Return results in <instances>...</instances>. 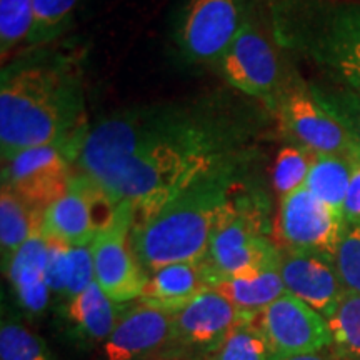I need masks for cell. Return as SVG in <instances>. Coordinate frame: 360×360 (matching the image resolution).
<instances>
[{"label":"cell","mask_w":360,"mask_h":360,"mask_svg":"<svg viewBox=\"0 0 360 360\" xmlns=\"http://www.w3.org/2000/svg\"><path fill=\"white\" fill-rule=\"evenodd\" d=\"M125 310V304H115L97 282L69 299L67 319L85 339L105 342Z\"/></svg>","instance_id":"19"},{"label":"cell","mask_w":360,"mask_h":360,"mask_svg":"<svg viewBox=\"0 0 360 360\" xmlns=\"http://www.w3.org/2000/svg\"><path fill=\"white\" fill-rule=\"evenodd\" d=\"M150 360H188V359H180V357H162V359H150Z\"/></svg>","instance_id":"35"},{"label":"cell","mask_w":360,"mask_h":360,"mask_svg":"<svg viewBox=\"0 0 360 360\" xmlns=\"http://www.w3.org/2000/svg\"><path fill=\"white\" fill-rule=\"evenodd\" d=\"M0 360H56L44 340L15 321L0 326Z\"/></svg>","instance_id":"28"},{"label":"cell","mask_w":360,"mask_h":360,"mask_svg":"<svg viewBox=\"0 0 360 360\" xmlns=\"http://www.w3.org/2000/svg\"><path fill=\"white\" fill-rule=\"evenodd\" d=\"M212 290L247 314L260 312L287 292L278 267L242 277L217 278Z\"/></svg>","instance_id":"20"},{"label":"cell","mask_w":360,"mask_h":360,"mask_svg":"<svg viewBox=\"0 0 360 360\" xmlns=\"http://www.w3.org/2000/svg\"><path fill=\"white\" fill-rule=\"evenodd\" d=\"M254 322L267 340L272 360L330 349L326 319L289 292L255 314Z\"/></svg>","instance_id":"9"},{"label":"cell","mask_w":360,"mask_h":360,"mask_svg":"<svg viewBox=\"0 0 360 360\" xmlns=\"http://www.w3.org/2000/svg\"><path fill=\"white\" fill-rule=\"evenodd\" d=\"M34 27V0H0V56L2 62L19 45L29 42Z\"/></svg>","instance_id":"25"},{"label":"cell","mask_w":360,"mask_h":360,"mask_svg":"<svg viewBox=\"0 0 360 360\" xmlns=\"http://www.w3.org/2000/svg\"><path fill=\"white\" fill-rule=\"evenodd\" d=\"M74 172L72 162L60 148L34 147L2 162V186L44 214L67 192Z\"/></svg>","instance_id":"13"},{"label":"cell","mask_w":360,"mask_h":360,"mask_svg":"<svg viewBox=\"0 0 360 360\" xmlns=\"http://www.w3.org/2000/svg\"><path fill=\"white\" fill-rule=\"evenodd\" d=\"M79 0H34V27L30 47L52 42L70 24Z\"/></svg>","instance_id":"27"},{"label":"cell","mask_w":360,"mask_h":360,"mask_svg":"<svg viewBox=\"0 0 360 360\" xmlns=\"http://www.w3.org/2000/svg\"><path fill=\"white\" fill-rule=\"evenodd\" d=\"M278 270L285 290L321 314L326 321L345 294L334 257L328 255L281 249Z\"/></svg>","instance_id":"14"},{"label":"cell","mask_w":360,"mask_h":360,"mask_svg":"<svg viewBox=\"0 0 360 360\" xmlns=\"http://www.w3.org/2000/svg\"><path fill=\"white\" fill-rule=\"evenodd\" d=\"M212 283L214 274L205 259L170 264L148 274L146 289L139 300L175 314L202 292L212 289Z\"/></svg>","instance_id":"17"},{"label":"cell","mask_w":360,"mask_h":360,"mask_svg":"<svg viewBox=\"0 0 360 360\" xmlns=\"http://www.w3.org/2000/svg\"><path fill=\"white\" fill-rule=\"evenodd\" d=\"M345 224L360 225V157L352 160V175L344 202Z\"/></svg>","instance_id":"33"},{"label":"cell","mask_w":360,"mask_h":360,"mask_svg":"<svg viewBox=\"0 0 360 360\" xmlns=\"http://www.w3.org/2000/svg\"><path fill=\"white\" fill-rule=\"evenodd\" d=\"M47 264V237L42 232L34 233L19 250L15 252L7 269V274L19 304L32 314H39L49 305V289L45 281Z\"/></svg>","instance_id":"18"},{"label":"cell","mask_w":360,"mask_h":360,"mask_svg":"<svg viewBox=\"0 0 360 360\" xmlns=\"http://www.w3.org/2000/svg\"><path fill=\"white\" fill-rule=\"evenodd\" d=\"M120 205L96 180L75 170L70 186L60 199L45 209L42 233L72 247L90 245L114 222Z\"/></svg>","instance_id":"6"},{"label":"cell","mask_w":360,"mask_h":360,"mask_svg":"<svg viewBox=\"0 0 360 360\" xmlns=\"http://www.w3.org/2000/svg\"><path fill=\"white\" fill-rule=\"evenodd\" d=\"M278 37L304 53L337 87L360 96V6L295 0L285 6Z\"/></svg>","instance_id":"4"},{"label":"cell","mask_w":360,"mask_h":360,"mask_svg":"<svg viewBox=\"0 0 360 360\" xmlns=\"http://www.w3.org/2000/svg\"><path fill=\"white\" fill-rule=\"evenodd\" d=\"M254 315L242 312L219 292L209 289L174 314V342L209 355L233 328Z\"/></svg>","instance_id":"15"},{"label":"cell","mask_w":360,"mask_h":360,"mask_svg":"<svg viewBox=\"0 0 360 360\" xmlns=\"http://www.w3.org/2000/svg\"><path fill=\"white\" fill-rule=\"evenodd\" d=\"M334 262L345 292L360 294V225L345 224Z\"/></svg>","instance_id":"30"},{"label":"cell","mask_w":360,"mask_h":360,"mask_svg":"<svg viewBox=\"0 0 360 360\" xmlns=\"http://www.w3.org/2000/svg\"><path fill=\"white\" fill-rule=\"evenodd\" d=\"M276 110L281 129L297 146L349 160L360 157V148L345 125L317 101L309 85L282 89Z\"/></svg>","instance_id":"7"},{"label":"cell","mask_w":360,"mask_h":360,"mask_svg":"<svg viewBox=\"0 0 360 360\" xmlns=\"http://www.w3.org/2000/svg\"><path fill=\"white\" fill-rule=\"evenodd\" d=\"M310 90L317 101L322 103L326 109L335 115L345 129L349 130L350 137L357 143L360 148V96L355 92H350L347 89L337 87H322V85L312 84L309 85Z\"/></svg>","instance_id":"29"},{"label":"cell","mask_w":360,"mask_h":360,"mask_svg":"<svg viewBox=\"0 0 360 360\" xmlns=\"http://www.w3.org/2000/svg\"><path fill=\"white\" fill-rule=\"evenodd\" d=\"M44 214L22 200L15 192L2 186L0 191V249L2 265L7 269L15 252L34 233L42 232Z\"/></svg>","instance_id":"21"},{"label":"cell","mask_w":360,"mask_h":360,"mask_svg":"<svg viewBox=\"0 0 360 360\" xmlns=\"http://www.w3.org/2000/svg\"><path fill=\"white\" fill-rule=\"evenodd\" d=\"M242 155L232 125L165 107L130 110L94 125L75 165L117 204L132 207L139 222L193 184L238 170Z\"/></svg>","instance_id":"1"},{"label":"cell","mask_w":360,"mask_h":360,"mask_svg":"<svg viewBox=\"0 0 360 360\" xmlns=\"http://www.w3.org/2000/svg\"><path fill=\"white\" fill-rule=\"evenodd\" d=\"M80 72L64 57H35L2 70L0 154L57 147L72 164L89 134Z\"/></svg>","instance_id":"2"},{"label":"cell","mask_w":360,"mask_h":360,"mask_svg":"<svg viewBox=\"0 0 360 360\" xmlns=\"http://www.w3.org/2000/svg\"><path fill=\"white\" fill-rule=\"evenodd\" d=\"M269 229L265 209L247 200V193H238L231 210L215 229L205 257L214 282L278 267L281 249L267 236Z\"/></svg>","instance_id":"5"},{"label":"cell","mask_w":360,"mask_h":360,"mask_svg":"<svg viewBox=\"0 0 360 360\" xmlns=\"http://www.w3.org/2000/svg\"><path fill=\"white\" fill-rule=\"evenodd\" d=\"M174 342V314L137 300L127 305L109 339L103 360H150Z\"/></svg>","instance_id":"16"},{"label":"cell","mask_w":360,"mask_h":360,"mask_svg":"<svg viewBox=\"0 0 360 360\" xmlns=\"http://www.w3.org/2000/svg\"><path fill=\"white\" fill-rule=\"evenodd\" d=\"M94 282H96V270H94V257L90 245H70L69 281H67L65 295L72 299V297L87 289L90 283Z\"/></svg>","instance_id":"32"},{"label":"cell","mask_w":360,"mask_h":360,"mask_svg":"<svg viewBox=\"0 0 360 360\" xmlns=\"http://www.w3.org/2000/svg\"><path fill=\"white\" fill-rule=\"evenodd\" d=\"M134 220L132 207L120 205L114 222L90 244L96 282L115 304L141 299L148 278L130 245Z\"/></svg>","instance_id":"8"},{"label":"cell","mask_w":360,"mask_h":360,"mask_svg":"<svg viewBox=\"0 0 360 360\" xmlns=\"http://www.w3.org/2000/svg\"><path fill=\"white\" fill-rule=\"evenodd\" d=\"M245 24L240 0H187L179 44L193 62H220Z\"/></svg>","instance_id":"11"},{"label":"cell","mask_w":360,"mask_h":360,"mask_svg":"<svg viewBox=\"0 0 360 360\" xmlns=\"http://www.w3.org/2000/svg\"><path fill=\"white\" fill-rule=\"evenodd\" d=\"M281 360H337V359L334 354H328L326 349V350H321V352L295 355V357H287V359H281Z\"/></svg>","instance_id":"34"},{"label":"cell","mask_w":360,"mask_h":360,"mask_svg":"<svg viewBox=\"0 0 360 360\" xmlns=\"http://www.w3.org/2000/svg\"><path fill=\"white\" fill-rule=\"evenodd\" d=\"M335 359L360 360V294L345 292L334 314L327 319Z\"/></svg>","instance_id":"23"},{"label":"cell","mask_w":360,"mask_h":360,"mask_svg":"<svg viewBox=\"0 0 360 360\" xmlns=\"http://www.w3.org/2000/svg\"><path fill=\"white\" fill-rule=\"evenodd\" d=\"M350 175L352 160L339 155L317 154L305 180V188L344 217V202L347 197Z\"/></svg>","instance_id":"22"},{"label":"cell","mask_w":360,"mask_h":360,"mask_svg":"<svg viewBox=\"0 0 360 360\" xmlns=\"http://www.w3.org/2000/svg\"><path fill=\"white\" fill-rule=\"evenodd\" d=\"M238 170L207 177L134 222L130 245L147 274L170 264L199 262L209 254L215 229L236 202Z\"/></svg>","instance_id":"3"},{"label":"cell","mask_w":360,"mask_h":360,"mask_svg":"<svg viewBox=\"0 0 360 360\" xmlns=\"http://www.w3.org/2000/svg\"><path fill=\"white\" fill-rule=\"evenodd\" d=\"M345 220L302 187L281 199L276 219L278 249L307 250L334 257Z\"/></svg>","instance_id":"10"},{"label":"cell","mask_w":360,"mask_h":360,"mask_svg":"<svg viewBox=\"0 0 360 360\" xmlns=\"http://www.w3.org/2000/svg\"><path fill=\"white\" fill-rule=\"evenodd\" d=\"M70 245L57 238L47 237V264H45V281L52 294H64L69 281Z\"/></svg>","instance_id":"31"},{"label":"cell","mask_w":360,"mask_h":360,"mask_svg":"<svg viewBox=\"0 0 360 360\" xmlns=\"http://www.w3.org/2000/svg\"><path fill=\"white\" fill-rule=\"evenodd\" d=\"M219 65L224 79L233 89L262 98L276 109L282 92L281 64L274 45L257 27L245 22Z\"/></svg>","instance_id":"12"},{"label":"cell","mask_w":360,"mask_h":360,"mask_svg":"<svg viewBox=\"0 0 360 360\" xmlns=\"http://www.w3.org/2000/svg\"><path fill=\"white\" fill-rule=\"evenodd\" d=\"M207 360H272V354L252 317L233 328Z\"/></svg>","instance_id":"26"},{"label":"cell","mask_w":360,"mask_h":360,"mask_svg":"<svg viewBox=\"0 0 360 360\" xmlns=\"http://www.w3.org/2000/svg\"><path fill=\"white\" fill-rule=\"evenodd\" d=\"M315 157H317L315 152L297 143L285 146L278 152L274 162L272 184L281 199L305 187V180Z\"/></svg>","instance_id":"24"}]
</instances>
